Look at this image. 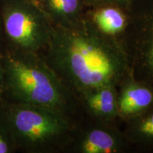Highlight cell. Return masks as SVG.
<instances>
[{"label":"cell","mask_w":153,"mask_h":153,"mask_svg":"<svg viewBox=\"0 0 153 153\" xmlns=\"http://www.w3.org/2000/svg\"><path fill=\"white\" fill-rule=\"evenodd\" d=\"M32 1H36V0H32ZM35 2H36V1H35Z\"/></svg>","instance_id":"cell-16"},{"label":"cell","mask_w":153,"mask_h":153,"mask_svg":"<svg viewBox=\"0 0 153 153\" xmlns=\"http://www.w3.org/2000/svg\"><path fill=\"white\" fill-rule=\"evenodd\" d=\"M0 118L10 133L16 151L51 150L60 144L70 128L62 113L7 100L0 106Z\"/></svg>","instance_id":"cell-3"},{"label":"cell","mask_w":153,"mask_h":153,"mask_svg":"<svg viewBox=\"0 0 153 153\" xmlns=\"http://www.w3.org/2000/svg\"><path fill=\"white\" fill-rule=\"evenodd\" d=\"M153 106V87L133 82L123 88L118 97V114L123 116L140 115Z\"/></svg>","instance_id":"cell-7"},{"label":"cell","mask_w":153,"mask_h":153,"mask_svg":"<svg viewBox=\"0 0 153 153\" xmlns=\"http://www.w3.org/2000/svg\"><path fill=\"white\" fill-rule=\"evenodd\" d=\"M131 16L138 18V22L148 37L145 62L148 72L153 79V0H133L128 9Z\"/></svg>","instance_id":"cell-9"},{"label":"cell","mask_w":153,"mask_h":153,"mask_svg":"<svg viewBox=\"0 0 153 153\" xmlns=\"http://www.w3.org/2000/svg\"><path fill=\"white\" fill-rule=\"evenodd\" d=\"M84 95L88 108L96 116L111 119L118 114V97L115 85L104 86Z\"/></svg>","instance_id":"cell-8"},{"label":"cell","mask_w":153,"mask_h":153,"mask_svg":"<svg viewBox=\"0 0 153 153\" xmlns=\"http://www.w3.org/2000/svg\"><path fill=\"white\" fill-rule=\"evenodd\" d=\"M4 44L11 48L33 53L45 51L53 26L32 0H0Z\"/></svg>","instance_id":"cell-4"},{"label":"cell","mask_w":153,"mask_h":153,"mask_svg":"<svg viewBox=\"0 0 153 153\" xmlns=\"http://www.w3.org/2000/svg\"><path fill=\"white\" fill-rule=\"evenodd\" d=\"M5 100L44 107L65 115L66 85L38 53L1 47Z\"/></svg>","instance_id":"cell-2"},{"label":"cell","mask_w":153,"mask_h":153,"mask_svg":"<svg viewBox=\"0 0 153 153\" xmlns=\"http://www.w3.org/2000/svg\"><path fill=\"white\" fill-rule=\"evenodd\" d=\"M120 142L114 133L104 129H94L88 133L81 143L85 153H111L119 149Z\"/></svg>","instance_id":"cell-10"},{"label":"cell","mask_w":153,"mask_h":153,"mask_svg":"<svg viewBox=\"0 0 153 153\" xmlns=\"http://www.w3.org/2000/svg\"><path fill=\"white\" fill-rule=\"evenodd\" d=\"M53 26L78 27L84 24L86 7L82 0H36Z\"/></svg>","instance_id":"cell-6"},{"label":"cell","mask_w":153,"mask_h":153,"mask_svg":"<svg viewBox=\"0 0 153 153\" xmlns=\"http://www.w3.org/2000/svg\"><path fill=\"white\" fill-rule=\"evenodd\" d=\"M4 101V68L2 55L0 50V106Z\"/></svg>","instance_id":"cell-14"},{"label":"cell","mask_w":153,"mask_h":153,"mask_svg":"<svg viewBox=\"0 0 153 153\" xmlns=\"http://www.w3.org/2000/svg\"><path fill=\"white\" fill-rule=\"evenodd\" d=\"M137 126V134L143 142L153 145V106L140 114Z\"/></svg>","instance_id":"cell-11"},{"label":"cell","mask_w":153,"mask_h":153,"mask_svg":"<svg viewBox=\"0 0 153 153\" xmlns=\"http://www.w3.org/2000/svg\"><path fill=\"white\" fill-rule=\"evenodd\" d=\"M4 43V36H3V28L2 22H1V17L0 14V48L1 47V44Z\"/></svg>","instance_id":"cell-15"},{"label":"cell","mask_w":153,"mask_h":153,"mask_svg":"<svg viewBox=\"0 0 153 153\" xmlns=\"http://www.w3.org/2000/svg\"><path fill=\"white\" fill-rule=\"evenodd\" d=\"M43 57L62 82L84 94L116 85L125 75L127 60L110 36L85 21L78 27L55 26Z\"/></svg>","instance_id":"cell-1"},{"label":"cell","mask_w":153,"mask_h":153,"mask_svg":"<svg viewBox=\"0 0 153 153\" xmlns=\"http://www.w3.org/2000/svg\"><path fill=\"white\" fill-rule=\"evenodd\" d=\"M133 0H82L87 7H94L102 5H116L129 9Z\"/></svg>","instance_id":"cell-13"},{"label":"cell","mask_w":153,"mask_h":153,"mask_svg":"<svg viewBox=\"0 0 153 153\" xmlns=\"http://www.w3.org/2000/svg\"><path fill=\"white\" fill-rule=\"evenodd\" d=\"M85 21L102 34L113 37L123 33L131 23L128 9L116 5L87 7Z\"/></svg>","instance_id":"cell-5"},{"label":"cell","mask_w":153,"mask_h":153,"mask_svg":"<svg viewBox=\"0 0 153 153\" xmlns=\"http://www.w3.org/2000/svg\"><path fill=\"white\" fill-rule=\"evenodd\" d=\"M16 152L14 142L7 126L0 118V153Z\"/></svg>","instance_id":"cell-12"}]
</instances>
